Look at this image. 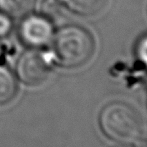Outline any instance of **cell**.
<instances>
[{"instance_id": "6da1fadb", "label": "cell", "mask_w": 147, "mask_h": 147, "mask_svg": "<svg viewBox=\"0 0 147 147\" xmlns=\"http://www.w3.org/2000/svg\"><path fill=\"white\" fill-rule=\"evenodd\" d=\"M50 45L54 63L64 68H75L83 65L94 50L91 35L77 25L63 26L55 31Z\"/></svg>"}, {"instance_id": "7a4b0ae2", "label": "cell", "mask_w": 147, "mask_h": 147, "mask_svg": "<svg viewBox=\"0 0 147 147\" xmlns=\"http://www.w3.org/2000/svg\"><path fill=\"white\" fill-rule=\"evenodd\" d=\"M99 124L103 133L120 144H133L141 138L143 122L140 114L127 103L115 101L101 110Z\"/></svg>"}, {"instance_id": "3957f363", "label": "cell", "mask_w": 147, "mask_h": 147, "mask_svg": "<svg viewBox=\"0 0 147 147\" xmlns=\"http://www.w3.org/2000/svg\"><path fill=\"white\" fill-rule=\"evenodd\" d=\"M54 63L50 50L28 48L19 56L15 71L18 79L29 86H37L47 79Z\"/></svg>"}, {"instance_id": "277c9868", "label": "cell", "mask_w": 147, "mask_h": 147, "mask_svg": "<svg viewBox=\"0 0 147 147\" xmlns=\"http://www.w3.org/2000/svg\"><path fill=\"white\" fill-rule=\"evenodd\" d=\"M18 37L28 48H44L51 44L55 34L53 21L43 14L30 13L21 18Z\"/></svg>"}, {"instance_id": "5b68a950", "label": "cell", "mask_w": 147, "mask_h": 147, "mask_svg": "<svg viewBox=\"0 0 147 147\" xmlns=\"http://www.w3.org/2000/svg\"><path fill=\"white\" fill-rule=\"evenodd\" d=\"M36 0H0V11L13 19H20L32 13Z\"/></svg>"}, {"instance_id": "8992f818", "label": "cell", "mask_w": 147, "mask_h": 147, "mask_svg": "<svg viewBox=\"0 0 147 147\" xmlns=\"http://www.w3.org/2000/svg\"><path fill=\"white\" fill-rule=\"evenodd\" d=\"M17 84L14 74L9 68L0 64V105L6 104L14 98Z\"/></svg>"}, {"instance_id": "52a82bcc", "label": "cell", "mask_w": 147, "mask_h": 147, "mask_svg": "<svg viewBox=\"0 0 147 147\" xmlns=\"http://www.w3.org/2000/svg\"><path fill=\"white\" fill-rule=\"evenodd\" d=\"M62 2L70 11L79 15L88 16L100 11L106 0H62Z\"/></svg>"}, {"instance_id": "ba28073f", "label": "cell", "mask_w": 147, "mask_h": 147, "mask_svg": "<svg viewBox=\"0 0 147 147\" xmlns=\"http://www.w3.org/2000/svg\"><path fill=\"white\" fill-rule=\"evenodd\" d=\"M62 0H44L41 7V14L53 20L61 15L62 8H63Z\"/></svg>"}, {"instance_id": "9c48e42d", "label": "cell", "mask_w": 147, "mask_h": 147, "mask_svg": "<svg viewBox=\"0 0 147 147\" xmlns=\"http://www.w3.org/2000/svg\"><path fill=\"white\" fill-rule=\"evenodd\" d=\"M135 54L138 61L147 68V34L140 37L135 46Z\"/></svg>"}, {"instance_id": "30bf717a", "label": "cell", "mask_w": 147, "mask_h": 147, "mask_svg": "<svg viewBox=\"0 0 147 147\" xmlns=\"http://www.w3.org/2000/svg\"><path fill=\"white\" fill-rule=\"evenodd\" d=\"M13 30V18L0 11V39L9 36Z\"/></svg>"}, {"instance_id": "8fae6325", "label": "cell", "mask_w": 147, "mask_h": 147, "mask_svg": "<svg viewBox=\"0 0 147 147\" xmlns=\"http://www.w3.org/2000/svg\"><path fill=\"white\" fill-rule=\"evenodd\" d=\"M116 147H133V146H132L131 144H121V145L116 146Z\"/></svg>"}, {"instance_id": "7c38bea8", "label": "cell", "mask_w": 147, "mask_h": 147, "mask_svg": "<svg viewBox=\"0 0 147 147\" xmlns=\"http://www.w3.org/2000/svg\"><path fill=\"white\" fill-rule=\"evenodd\" d=\"M0 50H1V48H0Z\"/></svg>"}]
</instances>
